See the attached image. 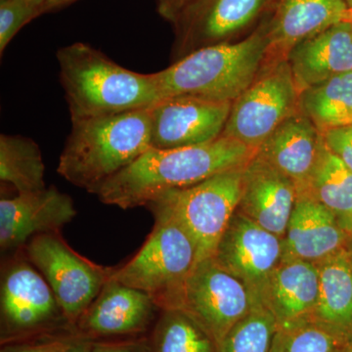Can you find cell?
<instances>
[{"mask_svg":"<svg viewBox=\"0 0 352 352\" xmlns=\"http://www.w3.org/2000/svg\"><path fill=\"white\" fill-rule=\"evenodd\" d=\"M258 150L221 135L205 144L148 150L126 170L104 182L94 195L124 210L146 207L164 192L184 188L217 173L247 166Z\"/></svg>","mask_w":352,"mask_h":352,"instance_id":"cell-1","label":"cell"},{"mask_svg":"<svg viewBox=\"0 0 352 352\" xmlns=\"http://www.w3.org/2000/svg\"><path fill=\"white\" fill-rule=\"evenodd\" d=\"M56 56L72 122L151 108L162 99L155 73L124 68L89 44H69Z\"/></svg>","mask_w":352,"mask_h":352,"instance_id":"cell-2","label":"cell"},{"mask_svg":"<svg viewBox=\"0 0 352 352\" xmlns=\"http://www.w3.org/2000/svg\"><path fill=\"white\" fill-rule=\"evenodd\" d=\"M57 171L88 193L151 149L150 108L74 120Z\"/></svg>","mask_w":352,"mask_h":352,"instance_id":"cell-3","label":"cell"},{"mask_svg":"<svg viewBox=\"0 0 352 352\" xmlns=\"http://www.w3.org/2000/svg\"><path fill=\"white\" fill-rule=\"evenodd\" d=\"M264 25L239 41L208 46L155 73L162 99L192 96L233 102L265 66Z\"/></svg>","mask_w":352,"mask_h":352,"instance_id":"cell-4","label":"cell"},{"mask_svg":"<svg viewBox=\"0 0 352 352\" xmlns=\"http://www.w3.org/2000/svg\"><path fill=\"white\" fill-rule=\"evenodd\" d=\"M245 166L217 173L192 186L168 190L146 206L154 217L173 220L186 232L195 247L196 263L212 258L237 210Z\"/></svg>","mask_w":352,"mask_h":352,"instance_id":"cell-5","label":"cell"},{"mask_svg":"<svg viewBox=\"0 0 352 352\" xmlns=\"http://www.w3.org/2000/svg\"><path fill=\"white\" fill-rule=\"evenodd\" d=\"M142 247L127 263L113 268L111 279L144 292L160 309H171L185 279L196 264V250L173 220L154 217Z\"/></svg>","mask_w":352,"mask_h":352,"instance_id":"cell-6","label":"cell"},{"mask_svg":"<svg viewBox=\"0 0 352 352\" xmlns=\"http://www.w3.org/2000/svg\"><path fill=\"white\" fill-rule=\"evenodd\" d=\"M23 251L50 285L69 327L76 328L107 283L113 268L83 258L67 244L60 232L34 236Z\"/></svg>","mask_w":352,"mask_h":352,"instance_id":"cell-7","label":"cell"},{"mask_svg":"<svg viewBox=\"0 0 352 352\" xmlns=\"http://www.w3.org/2000/svg\"><path fill=\"white\" fill-rule=\"evenodd\" d=\"M300 95L288 60L266 65L232 102L222 135L258 150L284 120L300 111Z\"/></svg>","mask_w":352,"mask_h":352,"instance_id":"cell-8","label":"cell"},{"mask_svg":"<svg viewBox=\"0 0 352 352\" xmlns=\"http://www.w3.org/2000/svg\"><path fill=\"white\" fill-rule=\"evenodd\" d=\"M256 303L240 280L210 258L192 268L171 309L189 315L219 346L229 331L250 314Z\"/></svg>","mask_w":352,"mask_h":352,"instance_id":"cell-9","label":"cell"},{"mask_svg":"<svg viewBox=\"0 0 352 352\" xmlns=\"http://www.w3.org/2000/svg\"><path fill=\"white\" fill-rule=\"evenodd\" d=\"M278 0H193L173 22V62L194 51L232 39Z\"/></svg>","mask_w":352,"mask_h":352,"instance_id":"cell-10","label":"cell"},{"mask_svg":"<svg viewBox=\"0 0 352 352\" xmlns=\"http://www.w3.org/2000/svg\"><path fill=\"white\" fill-rule=\"evenodd\" d=\"M283 239L236 210L212 258L261 302L268 280L282 261Z\"/></svg>","mask_w":352,"mask_h":352,"instance_id":"cell-11","label":"cell"},{"mask_svg":"<svg viewBox=\"0 0 352 352\" xmlns=\"http://www.w3.org/2000/svg\"><path fill=\"white\" fill-rule=\"evenodd\" d=\"M0 312L10 335L36 332L58 320L68 324L50 285L27 258H14L2 270Z\"/></svg>","mask_w":352,"mask_h":352,"instance_id":"cell-12","label":"cell"},{"mask_svg":"<svg viewBox=\"0 0 352 352\" xmlns=\"http://www.w3.org/2000/svg\"><path fill=\"white\" fill-rule=\"evenodd\" d=\"M232 102L192 96L161 99L150 108L151 146L175 149L205 144L222 135Z\"/></svg>","mask_w":352,"mask_h":352,"instance_id":"cell-13","label":"cell"},{"mask_svg":"<svg viewBox=\"0 0 352 352\" xmlns=\"http://www.w3.org/2000/svg\"><path fill=\"white\" fill-rule=\"evenodd\" d=\"M73 199L55 186L0 201L2 252L22 251L34 236L60 232L75 219Z\"/></svg>","mask_w":352,"mask_h":352,"instance_id":"cell-14","label":"cell"},{"mask_svg":"<svg viewBox=\"0 0 352 352\" xmlns=\"http://www.w3.org/2000/svg\"><path fill=\"white\" fill-rule=\"evenodd\" d=\"M349 12L344 0H278L270 22L264 24L268 43L265 66L288 60L298 44L346 22Z\"/></svg>","mask_w":352,"mask_h":352,"instance_id":"cell-15","label":"cell"},{"mask_svg":"<svg viewBox=\"0 0 352 352\" xmlns=\"http://www.w3.org/2000/svg\"><path fill=\"white\" fill-rule=\"evenodd\" d=\"M157 310L161 309L144 292L109 278L76 328L83 339L136 335L150 327Z\"/></svg>","mask_w":352,"mask_h":352,"instance_id":"cell-16","label":"cell"},{"mask_svg":"<svg viewBox=\"0 0 352 352\" xmlns=\"http://www.w3.org/2000/svg\"><path fill=\"white\" fill-rule=\"evenodd\" d=\"M298 193L293 180L256 155L243 170L242 191L236 210L283 239Z\"/></svg>","mask_w":352,"mask_h":352,"instance_id":"cell-17","label":"cell"},{"mask_svg":"<svg viewBox=\"0 0 352 352\" xmlns=\"http://www.w3.org/2000/svg\"><path fill=\"white\" fill-rule=\"evenodd\" d=\"M349 235L327 208L307 192H298L283 238L281 263H320L346 249Z\"/></svg>","mask_w":352,"mask_h":352,"instance_id":"cell-18","label":"cell"},{"mask_svg":"<svg viewBox=\"0 0 352 352\" xmlns=\"http://www.w3.org/2000/svg\"><path fill=\"white\" fill-rule=\"evenodd\" d=\"M323 144L321 132L300 110L264 141L256 157L288 176L298 192L305 191Z\"/></svg>","mask_w":352,"mask_h":352,"instance_id":"cell-19","label":"cell"},{"mask_svg":"<svg viewBox=\"0 0 352 352\" xmlns=\"http://www.w3.org/2000/svg\"><path fill=\"white\" fill-rule=\"evenodd\" d=\"M319 296L316 263L293 261L281 263L271 274L261 302L275 317L278 328L312 321Z\"/></svg>","mask_w":352,"mask_h":352,"instance_id":"cell-20","label":"cell"},{"mask_svg":"<svg viewBox=\"0 0 352 352\" xmlns=\"http://www.w3.org/2000/svg\"><path fill=\"white\" fill-rule=\"evenodd\" d=\"M288 62L298 90L352 71V29L349 22L329 28L296 45Z\"/></svg>","mask_w":352,"mask_h":352,"instance_id":"cell-21","label":"cell"},{"mask_svg":"<svg viewBox=\"0 0 352 352\" xmlns=\"http://www.w3.org/2000/svg\"><path fill=\"white\" fill-rule=\"evenodd\" d=\"M319 296L312 321L331 332L352 338V261L346 249L316 263Z\"/></svg>","mask_w":352,"mask_h":352,"instance_id":"cell-22","label":"cell"},{"mask_svg":"<svg viewBox=\"0 0 352 352\" xmlns=\"http://www.w3.org/2000/svg\"><path fill=\"white\" fill-rule=\"evenodd\" d=\"M305 191L327 208L342 229L352 232V170L325 143Z\"/></svg>","mask_w":352,"mask_h":352,"instance_id":"cell-23","label":"cell"},{"mask_svg":"<svg viewBox=\"0 0 352 352\" xmlns=\"http://www.w3.org/2000/svg\"><path fill=\"white\" fill-rule=\"evenodd\" d=\"M300 110L321 133L352 124V71L305 88Z\"/></svg>","mask_w":352,"mask_h":352,"instance_id":"cell-24","label":"cell"},{"mask_svg":"<svg viewBox=\"0 0 352 352\" xmlns=\"http://www.w3.org/2000/svg\"><path fill=\"white\" fill-rule=\"evenodd\" d=\"M0 180L18 194L46 188L45 164L38 145L23 135H0Z\"/></svg>","mask_w":352,"mask_h":352,"instance_id":"cell-25","label":"cell"},{"mask_svg":"<svg viewBox=\"0 0 352 352\" xmlns=\"http://www.w3.org/2000/svg\"><path fill=\"white\" fill-rule=\"evenodd\" d=\"M149 352H219V346L185 312L164 309L149 340Z\"/></svg>","mask_w":352,"mask_h":352,"instance_id":"cell-26","label":"cell"},{"mask_svg":"<svg viewBox=\"0 0 352 352\" xmlns=\"http://www.w3.org/2000/svg\"><path fill=\"white\" fill-rule=\"evenodd\" d=\"M277 329L270 310L256 303L220 342L219 352H270Z\"/></svg>","mask_w":352,"mask_h":352,"instance_id":"cell-27","label":"cell"},{"mask_svg":"<svg viewBox=\"0 0 352 352\" xmlns=\"http://www.w3.org/2000/svg\"><path fill=\"white\" fill-rule=\"evenodd\" d=\"M349 340L314 322L278 328L270 352H340Z\"/></svg>","mask_w":352,"mask_h":352,"instance_id":"cell-28","label":"cell"},{"mask_svg":"<svg viewBox=\"0 0 352 352\" xmlns=\"http://www.w3.org/2000/svg\"><path fill=\"white\" fill-rule=\"evenodd\" d=\"M45 13V0L0 1V54L20 30L38 15Z\"/></svg>","mask_w":352,"mask_h":352,"instance_id":"cell-29","label":"cell"},{"mask_svg":"<svg viewBox=\"0 0 352 352\" xmlns=\"http://www.w3.org/2000/svg\"><path fill=\"white\" fill-rule=\"evenodd\" d=\"M322 135L329 151L352 170V124L329 129Z\"/></svg>","mask_w":352,"mask_h":352,"instance_id":"cell-30","label":"cell"},{"mask_svg":"<svg viewBox=\"0 0 352 352\" xmlns=\"http://www.w3.org/2000/svg\"><path fill=\"white\" fill-rule=\"evenodd\" d=\"M76 338H52L39 340L34 344H25L16 349H11L8 352H62L68 349L73 342H75Z\"/></svg>","mask_w":352,"mask_h":352,"instance_id":"cell-31","label":"cell"},{"mask_svg":"<svg viewBox=\"0 0 352 352\" xmlns=\"http://www.w3.org/2000/svg\"><path fill=\"white\" fill-rule=\"evenodd\" d=\"M92 352H149V340L92 342Z\"/></svg>","mask_w":352,"mask_h":352,"instance_id":"cell-32","label":"cell"},{"mask_svg":"<svg viewBox=\"0 0 352 352\" xmlns=\"http://www.w3.org/2000/svg\"><path fill=\"white\" fill-rule=\"evenodd\" d=\"M157 11L164 19L173 23L178 14L193 0H157Z\"/></svg>","mask_w":352,"mask_h":352,"instance_id":"cell-33","label":"cell"},{"mask_svg":"<svg viewBox=\"0 0 352 352\" xmlns=\"http://www.w3.org/2000/svg\"><path fill=\"white\" fill-rule=\"evenodd\" d=\"M62 352H92V342L80 338Z\"/></svg>","mask_w":352,"mask_h":352,"instance_id":"cell-34","label":"cell"},{"mask_svg":"<svg viewBox=\"0 0 352 352\" xmlns=\"http://www.w3.org/2000/svg\"><path fill=\"white\" fill-rule=\"evenodd\" d=\"M76 0H46L45 1V13L50 11L57 10L62 7L69 6Z\"/></svg>","mask_w":352,"mask_h":352,"instance_id":"cell-35","label":"cell"},{"mask_svg":"<svg viewBox=\"0 0 352 352\" xmlns=\"http://www.w3.org/2000/svg\"><path fill=\"white\" fill-rule=\"evenodd\" d=\"M346 250L349 252V256H351L352 261V232L349 233V239L346 245Z\"/></svg>","mask_w":352,"mask_h":352,"instance_id":"cell-36","label":"cell"},{"mask_svg":"<svg viewBox=\"0 0 352 352\" xmlns=\"http://www.w3.org/2000/svg\"><path fill=\"white\" fill-rule=\"evenodd\" d=\"M340 352H352V338L347 340Z\"/></svg>","mask_w":352,"mask_h":352,"instance_id":"cell-37","label":"cell"},{"mask_svg":"<svg viewBox=\"0 0 352 352\" xmlns=\"http://www.w3.org/2000/svg\"><path fill=\"white\" fill-rule=\"evenodd\" d=\"M346 22L349 23V25H351L352 29V8L349 9V18H347Z\"/></svg>","mask_w":352,"mask_h":352,"instance_id":"cell-38","label":"cell"},{"mask_svg":"<svg viewBox=\"0 0 352 352\" xmlns=\"http://www.w3.org/2000/svg\"><path fill=\"white\" fill-rule=\"evenodd\" d=\"M346 1V6H349V9L352 8V0H344Z\"/></svg>","mask_w":352,"mask_h":352,"instance_id":"cell-39","label":"cell"},{"mask_svg":"<svg viewBox=\"0 0 352 352\" xmlns=\"http://www.w3.org/2000/svg\"><path fill=\"white\" fill-rule=\"evenodd\" d=\"M0 1H4V0H0Z\"/></svg>","mask_w":352,"mask_h":352,"instance_id":"cell-40","label":"cell"},{"mask_svg":"<svg viewBox=\"0 0 352 352\" xmlns=\"http://www.w3.org/2000/svg\"><path fill=\"white\" fill-rule=\"evenodd\" d=\"M45 1H46V0H45Z\"/></svg>","mask_w":352,"mask_h":352,"instance_id":"cell-41","label":"cell"}]
</instances>
